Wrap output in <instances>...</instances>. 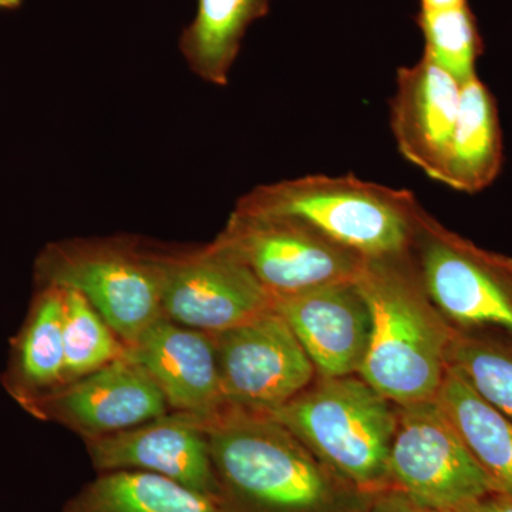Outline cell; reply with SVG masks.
<instances>
[{
  "mask_svg": "<svg viewBox=\"0 0 512 512\" xmlns=\"http://www.w3.org/2000/svg\"><path fill=\"white\" fill-rule=\"evenodd\" d=\"M214 241L238 256L274 299L356 281L366 261L291 218L232 211Z\"/></svg>",
  "mask_w": 512,
  "mask_h": 512,
  "instance_id": "cell-7",
  "label": "cell"
},
{
  "mask_svg": "<svg viewBox=\"0 0 512 512\" xmlns=\"http://www.w3.org/2000/svg\"><path fill=\"white\" fill-rule=\"evenodd\" d=\"M356 284L372 316L359 376L397 406L436 399L453 328L427 295L412 252L366 259Z\"/></svg>",
  "mask_w": 512,
  "mask_h": 512,
  "instance_id": "cell-2",
  "label": "cell"
},
{
  "mask_svg": "<svg viewBox=\"0 0 512 512\" xmlns=\"http://www.w3.org/2000/svg\"><path fill=\"white\" fill-rule=\"evenodd\" d=\"M468 0H420L419 12H437L454 6L466 5Z\"/></svg>",
  "mask_w": 512,
  "mask_h": 512,
  "instance_id": "cell-26",
  "label": "cell"
},
{
  "mask_svg": "<svg viewBox=\"0 0 512 512\" xmlns=\"http://www.w3.org/2000/svg\"><path fill=\"white\" fill-rule=\"evenodd\" d=\"M447 362L485 402L512 419V336L453 329Z\"/></svg>",
  "mask_w": 512,
  "mask_h": 512,
  "instance_id": "cell-21",
  "label": "cell"
},
{
  "mask_svg": "<svg viewBox=\"0 0 512 512\" xmlns=\"http://www.w3.org/2000/svg\"><path fill=\"white\" fill-rule=\"evenodd\" d=\"M423 210L412 191L352 174H318L258 185L239 198L234 211L291 218L373 259L409 252Z\"/></svg>",
  "mask_w": 512,
  "mask_h": 512,
  "instance_id": "cell-3",
  "label": "cell"
},
{
  "mask_svg": "<svg viewBox=\"0 0 512 512\" xmlns=\"http://www.w3.org/2000/svg\"><path fill=\"white\" fill-rule=\"evenodd\" d=\"M451 512H512V495L493 490Z\"/></svg>",
  "mask_w": 512,
  "mask_h": 512,
  "instance_id": "cell-25",
  "label": "cell"
},
{
  "mask_svg": "<svg viewBox=\"0 0 512 512\" xmlns=\"http://www.w3.org/2000/svg\"><path fill=\"white\" fill-rule=\"evenodd\" d=\"M504 163L503 130L493 93L474 77L461 86L456 126L437 183L477 194L493 185Z\"/></svg>",
  "mask_w": 512,
  "mask_h": 512,
  "instance_id": "cell-17",
  "label": "cell"
},
{
  "mask_svg": "<svg viewBox=\"0 0 512 512\" xmlns=\"http://www.w3.org/2000/svg\"><path fill=\"white\" fill-rule=\"evenodd\" d=\"M367 512H451L441 510V508L431 507L429 504L414 500L410 495L396 490V488H386L379 491L370 501L369 511Z\"/></svg>",
  "mask_w": 512,
  "mask_h": 512,
  "instance_id": "cell-24",
  "label": "cell"
},
{
  "mask_svg": "<svg viewBox=\"0 0 512 512\" xmlns=\"http://www.w3.org/2000/svg\"><path fill=\"white\" fill-rule=\"evenodd\" d=\"M416 22L424 37V56L461 86L478 76L483 39L468 3L437 12H419Z\"/></svg>",
  "mask_w": 512,
  "mask_h": 512,
  "instance_id": "cell-23",
  "label": "cell"
},
{
  "mask_svg": "<svg viewBox=\"0 0 512 512\" xmlns=\"http://www.w3.org/2000/svg\"><path fill=\"white\" fill-rule=\"evenodd\" d=\"M127 348V356L160 387L171 412L207 421L231 409L212 333L161 318Z\"/></svg>",
  "mask_w": 512,
  "mask_h": 512,
  "instance_id": "cell-13",
  "label": "cell"
},
{
  "mask_svg": "<svg viewBox=\"0 0 512 512\" xmlns=\"http://www.w3.org/2000/svg\"><path fill=\"white\" fill-rule=\"evenodd\" d=\"M212 338L225 397L245 412L271 414L318 376L308 353L275 308L212 333Z\"/></svg>",
  "mask_w": 512,
  "mask_h": 512,
  "instance_id": "cell-10",
  "label": "cell"
},
{
  "mask_svg": "<svg viewBox=\"0 0 512 512\" xmlns=\"http://www.w3.org/2000/svg\"><path fill=\"white\" fill-rule=\"evenodd\" d=\"M195 421L210 443L222 511H369L375 494L343 480L269 414L232 406Z\"/></svg>",
  "mask_w": 512,
  "mask_h": 512,
  "instance_id": "cell-1",
  "label": "cell"
},
{
  "mask_svg": "<svg viewBox=\"0 0 512 512\" xmlns=\"http://www.w3.org/2000/svg\"><path fill=\"white\" fill-rule=\"evenodd\" d=\"M390 488L454 511L495 490L436 399L397 406Z\"/></svg>",
  "mask_w": 512,
  "mask_h": 512,
  "instance_id": "cell-8",
  "label": "cell"
},
{
  "mask_svg": "<svg viewBox=\"0 0 512 512\" xmlns=\"http://www.w3.org/2000/svg\"><path fill=\"white\" fill-rule=\"evenodd\" d=\"M84 444L97 473L156 474L220 500L207 434L188 414L170 412L133 429Z\"/></svg>",
  "mask_w": 512,
  "mask_h": 512,
  "instance_id": "cell-12",
  "label": "cell"
},
{
  "mask_svg": "<svg viewBox=\"0 0 512 512\" xmlns=\"http://www.w3.org/2000/svg\"><path fill=\"white\" fill-rule=\"evenodd\" d=\"M495 490L512 495V419L448 367L436 397Z\"/></svg>",
  "mask_w": 512,
  "mask_h": 512,
  "instance_id": "cell-19",
  "label": "cell"
},
{
  "mask_svg": "<svg viewBox=\"0 0 512 512\" xmlns=\"http://www.w3.org/2000/svg\"><path fill=\"white\" fill-rule=\"evenodd\" d=\"M461 84L423 55L397 69L390 128L400 154L436 180L456 126Z\"/></svg>",
  "mask_w": 512,
  "mask_h": 512,
  "instance_id": "cell-15",
  "label": "cell"
},
{
  "mask_svg": "<svg viewBox=\"0 0 512 512\" xmlns=\"http://www.w3.org/2000/svg\"><path fill=\"white\" fill-rule=\"evenodd\" d=\"M269 416L357 490L373 495L390 488L396 404L359 375L316 376Z\"/></svg>",
  "mask_w": 512,
  "mask_h": 512,
  "instance_id": "cell-4",
  "label": "cell"
},
{
  "mask_svg": "<svg viewBox=\"0 0 512 512\" xmlns=\"http://www.w3.org/2000/svg\"><path fill=\"white\" fill-rule=\"evenodd\" d=\"M161 309L178 325L218 333L258 318L275 299L238 256L212 241L192 249H156Z\"/></svg>",
  "mask_w": 512,
  "mask_h": 512,
  "instance_id": "cell-9",
  "label": "cell"
},
{
  "mask_svg": "<svg viewBox=\"0 0 512 512\" xmlns=\"http://www.w3.org/2000/svg\"><path fill=\"white\" fill-rule=\"evenodd\" d=\"M33 279L82 293L127 346L164 318L156 248L136 237L49 242L37 255Z\"/></svg>",
  "mask_w": 512,
  "mask_h": 512,
  "instance_id": "cell-5",
  "label": "cell"
},
{
  "mask_svg": "<svg viewBox=\"0 0 512 512\" xmlns=\"http://www.w3.org/2000/svg\"><path fill=\"white\" fill-rule=\"evenodd\" d=\"M62 512H224L220 500L141 471L99 473Z\"/></svg>",
  "mask_w": 512,
  "mask_h": 512,
  "instance_id": "cell-20",
  "label": "cell"
},
{
  "mask_svg": "<svg viewBox=\"0 0 512 512\" xmlns=\"http://www.w3.org/2000/svg\"><path fill=\"white\" fill-rule=\"evenodd\" d=\"M22 409L36 419L62 424L83 441L133 429L171 412L153 377L128 356Z\"/></svg>",
  "mask_w": 512,
  "mask_h": 512,
  "instance_id": "cell-11",
  "label": "cell"
},
{
  "mask_svg": "<svg viewBox=\"0 0 512 512\" xmlns=\"http://www.w3.org/2000/svg\"><path fill=\"white\" fill-rule=\"evenodd\" d=\"M410 252L427 295L451 328L512 336L510 256L478 247L426 210Z\"/></svg>",
  "mask_w": 512,
  "mask_h": 512,
  "instance_id": "cell-6",
  "label": "cell"
},
{
  "mask_svg": "<svg viewBox=\"0 0 512 512\" xmlns=\"http://www.w3.org/2000/svg\"><path fill=\"white\" fill-rule=\"evenodd\" d=\"M26 0H0V12H12L25 5Z\"/></svg>",
  "mask_w": 512,
  "mask_h": 512,
  "instance_id": "cell-27",
  "label": "cell"
},
{
  "mask_svg": "<svg viewBox=\"0 0 512 512\" xmlns=\"http://www.w3.org/2000/svg\"><path fill=\"white\" fill-rule=\"evenodd\" d=\"M274 308L308 353L316 375H359L369 349L372 316L356 281L275 299Z\"/></svg>",
  "mask_w": 512,
  "mask_h": 512,
  "instance_id": "cell-14",
  "label": "cell"
},
{
  "mask_svg": "<svg viewBox=\"0 0 512 512\" xmlns=\"http://www.w3.org/2000/svg\"><path fill=\"white\" fill-rule=\"evenodd\" d=\"M64 292L63 342L66 383L126 359L128 348L109 323L74 289ZM64 383V384H66Z\"/></svg>",
  "mask_w": 512,
  "mask_h": 512,
  "instance_id": "cell-22",
  "label": "cell"
},
{
  "mask_svg": "<svg viewBox=\"0 0 512 512\" xmlns=\"http://www.w3.org/2000/svg\"><path fill=\"white\" fill-rule=\"evenodd\" d=\"M64 292L35 285L28 315L12 340L3 386L23 404L55 392L66 383L63 342Z\"/></svg>",
  "mask_w": 512,
  "mask_h": 512,
  "instance_id": "cell-16",
  "label": "cell"
},
{
  "mask_svg": "<svg viewBox=\"0 0 512 512\" xmlns=\"http://www.w3.org/2000/svg\"><path fill=\"white\" fill-rule=\"evenodd\" d=\"M274 0H197L178 40L185 64L211 86H228L249 28L268 15Z\"/></svg>",
  "mask_w": 512,
  "mask_h": 512,
  "instance_id": "cell-18",
  "label": "cell"
}]
</instances>
